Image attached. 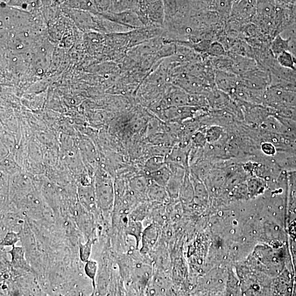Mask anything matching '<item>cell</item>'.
<instances>
[{
  "label": "cell",
  "mask_w": 296,
  "mask_h": 296,
  "mask_svg": "<svg viewBox=\"0 0 296 296\" xmlns=\"http://www.w3.org/2000/svg\"><path fill=\"white\" fill-rule=\"evenodd\" d=\"M274 0H257L256 21L267 34H271L279 26L277 20Z\"/></svg>",
  "instance_id": "6da1fadb"
},
{
  "label": "cell",
  "mask_w": 296,
  "mask_h": 296,
  "mask_svg": "<svg viewBox=\"0 0 296 296\" xmlns=\"http://www.w3.org/2000/svg\"><path fill=\"white\" fill-rule=\"evenodd\" d=\"M200 107L188 106L170 107L156 113L163 121L168 123H181L192 118Z\"/></svg>",
  "instance_id": "7a4b0ae2"
},
{
  "label": "cell",
  "mask_w": 296,
  "mask_h": 296,
  "mask_svg": "<svg viewBox=\"0 0 296 296\" xmlns=\"http://www.w3.org/2000/svg\"><path fill=\"white\" fill-rule=\"evenodd\" d=\"M100 14L108 19L130 27L133 29L145 27L138 13L135 11H126L117 13L108 12Z\"/></svg>",
  "instance_id": "3957f363"
},
{
  "label": "cell",
  "mask_w": 296,
  "mask_h": 296,
  "mask_svg": "<svg viewBox=\"0 0 296 296\" xmlns=\"http://www.w3.org/2000/svg\"><path fill=\"white\" fill-rule=\"evenodd\" d=\"M165 20L184 19L189 13V0H163Z\"/></svg>",
  "instance_id": "277c9868"
},
{
  "label": "cell",
  "mask_w": 296,
  "mask_h": 296,
  "mask_svg": "<svg viewBox=\"0 0 296 296\" xmlns=\"http://www.w3.org/2000/svg\"><path fill=\"white\" fill-rule=\"evenodd\" d=\"M257 0H239L232 8V16L239 22H246L255 17Z\"/></svg>",
  "instance_id": "5b68a950"
},
{
  "label": "cell",
  "mask_w": 296,
  "mask_h": 296,
  "mask_svg": "<svg viewBox=\"0 0 296 296\" xmlns=\"http://www.w3.org/2000/svg\"><path fill=\"white\" fill-rule=\"evenodd\" d=\"M143 9L151 25L162 27L164 25L165 12L163 0H158L144 6H139Z\"/></svg>",
  "instance_id": "8992f818"
},
{
  "label": "cell",
  "mask_w": 296,
  "mask_h": 296,
  "mask_svg": "<svg viewBox=\"0 0 296 296\" xmlns=\"http://www.w3.org/2000/svg\"><path fill=\"white\" fill-rule=\"evenodd\" d=\"M99 205L104 210H109L113 202V190L110 182L102 183L98 187Z\"/></svg>",
  "instance_id": "52a82bcc"
},
{
  "label": "cell",
  "mask_w": 296,
  "mask_h": 296,
  "mask_svg": "<svg viewBox=\"0 0 296 296\" xmlns=\"http://www.w3.org/2000/svg\"><path fill=\"white\" fill-rule=\"evenodd\" d=\"M189 154L185 148L174 147L165 157L166 163L178 165L187 169L189 164Z\"/></svg>",
  "instance_id": "ba28073f"
},
{
  "label": "cell",
  "mask_w": 296,
  "mask_h": 296,
  "mask_svg": "<svg viewBox=\"0 0 296 296\" xmlns=\"http://www.w3.org/2000/svg\"><path fill=\"white\" fill-rule=\"evenodd\" d=\"M159 229L154 225H150L145 228L142 235V248L141 249L143 252H147L151 250L157 243L159 238Z\"/></svg>",
  "instance_id": "9c48e42d"
},
{
  "label": "cell",
  "mask_w": 296,
  "mask_h": 296,
  "mask_svg": "<svg viewBox=\"0 0 296 296\" xmlns=\"http://www.w3.org/2000/svg\"><path fill=\"white\" fill-rule=\"evenodd\" d=\"M152 182L156 184L166 188L170 180L171 171L167 164L156 171L148 173Z\"/></svg>",
  "instance_id": "30bf717a"
},
{
  "label": "cell",
  "mask_w": 296,
  "mask_h": 296,
  "mask_svg": "<svg viewBox=\"0 0 296 296\" xmlns=\"http://www.w3.org/2000/svg\"><path fill=\"white\" fill-rule=\"evenodd\" d=\"M139 9L138 0H111L109 12H122L126 11H137Z\"/></svg>",
  "instance_id": "8fae6325"
},
{
  "label": "cell",
  "mask_w": 296,
  "mask_h": 296,
  "mask_svg": "<svg viewBox=\"0 0 296 296\" xmlns=\"http://www.w3.org/2000/svg\"><path fill=\"white\" fill-rule=\"evenodd\" d=\"M64 6L69 8L87 11L94 15L99 13L92 0H67Z\"/></svg>",
  "instance_id": "7c38bea8"
},
{
  "label": "cell",
  "mask_w": 296,
  "mask_h": 296,
  "mask_svg": "<svg viewBox=\"0 0 296 296\" xmlns=\"http://www.w3.org/2000/svg\"><path fill=\"white\" fill-rule=\"evenodd\" d=\"M12 249L9 253L11 255V262L14 267L18 269L24 270H29V265H27L24 257V250L20 247L13 246Z\"/></svg>",
  "instance_id": "4fadbf2b"
},
{
  "label": "cell",
  "mask_w": 296,
  "mask_h": 296,
  "mask_svg": "<svg viewBox=\"0 0 296 296\" xmlns=\"http://www.w3.org/2000/svg\"><path fill=\"white\" fill-rule=\"evenodd\" d=\"M147 188V195L152 200L163 201H166L169 196L166 188L161 187L156 183L152 182Z\"/></svg>",
  "instance_id": "5bb4252c"
},
{
  "label": "cell",
  "mask_w": 296,
  "mask_h": 296,
  "mask_svg": "<svg viewBox=\"0 0 296 296\" xmlns=\"http://www.w3.org/2000/svg\"><path fill=\"white\" fill-rule=\"evenodd\" d=\"M277 59L282 67L296 70V58L290 51H286L280 53L277 56Z\"/></svg>",
  "instance_id": "9a60e30c"
},
{
  "label": "cell",
  "mask_w": 296,
  "mask_h": 296,
  "mask_svg": "<svg viewBox=\"0 0 296 296\" xmlns=\"http://www.w3.org/2000/svg\"><path fill=\"white\" fill-rule=\"evenodd\" d=\"M290 39H284L281 35H278L272 42V49L275 55L278 56L284 51H290Z\"/></svg>",
  "instance_id": "2e32d148"
},
{
  "label": "cell",
  "mask_w": 296,
  "mask_h": 296,
  "mask_svg": "<svg viewBox=\"0 0 296 296\" xmlns=\"http://www.w3.org/2000/svg\"><path fill=\"white\" fill-rule=\"evenodd\" d=\"M165 157L157 156L148 159L145 164V170L147 173L156 171L166 164Z\"/></svg>",
  "instance_id": "e0dca14e"
},
{
  "label": "cell",
  "mask_w": 296,
  "mask_h": 296,
  "mask_svg": "<svg viewBox=\"0 0 296 296\" xmlns=\"http://www.w3.org/2000/svg\"><path fill=\"white\" fill-rule=\"evenodd\" d=\"M127 229H128L127 230V232H128L129 235L135 237L137 245H138L141 239H142L143 231L142 224L140 222L136 221H131Z\"/></svg>",
  "instance_id": "ac0fdd59"
},
{
  "label": "cell",
  "mask_w": 296,
  "mask_h": 296,
  "mask_svg": "<svg viewBox=\"0 0 296 296\" xmlns=\"http://www.w3.org/2000/svg\"><path fill=\"white\" fill-rule=\"evenodd\" d=\"M98 270V264L93 260H88L84 266V272L93 281L94 291L96 290V277Z\"/></svg>",
  "instance_id": "d6986e66"
},
{
  "label": "cell",
  "mask_w": 296,
  "mask_h": 296,
  "mask_svg": "<svg viewBox=\"0 0 296 296\" xmlns=\"http://www.w3.org/2000/svg\"><path fill=\"white\" fill-rule=\"evenodd\" d=\"M223 132L222 129L219 126H213L208 129L205 133L206 141L209 143L217 142L221 138Z\"/></svg>",
  "instance_id": "ffe728a7"
},
{
  "label": "cell",
  "mask_w": 296,
  "mask_h": 296,
  "mask_svg": "<svg viewBox=\"0 0 296 296\" xmlns=\"http://www.w3.org/2000/svg\"><path fill=\"white\" fill-rule=\"evenodd\" d=\"M7 5L27 11L35 8V0H9Z\"/></svg>",
  "instance_id": "44dd1931"
},
{
  "label": "cell",
  "mask_w": 296,
  "mask_h": 296,
  "mask_svg": "<svg viewBox=\"0 0 296 296\" xmlns=\"http://www.w3.org/2000/svg\"><path fill=\"white\" fill-rule=\"evenodd\" d=\"M95 241V240L89 239L85 244H80V257L83 262L86 263L89 260Z\"/></svg>",
  "instance_id": "7402d4cb"
},
{
  "label": "cell",
  "mask_w": 296,
  "mask_h": 296,
  "mask_svg": "<svg viewBox=\"0 0 296 296\" xmlns=\"http://www.w3.org/2000/svg\"><path fill=\"white\" fill-rule=\"evenodd\" d=\"M18 235L15 232H9L3 239L1 245L3 246H15L18 242Z\"/></svg>",
  "instance_id": "603a6c76"
},
{
  "label": "cell",
  "mask_w": 296,
  "mask_h": 296,
  "mask_svg": "<svg viewBox=\"0 0 296 296\" xmlns=\"http://www.w3.org/2000/svg\"><path fill=\"white\" fill-rule=\"evenodd\" d=\"M133 184L135 192L144 193L146 188H148L146 180L144 177L134 179Z\"/></svg>",
  "instance_id": "cb8c5ba5"
},
{
  "label": "cell",
  "mask_w": 296,
  "mask_h": 296,
  "mask_svg": "<svg viewBox=\"0 0 296 296\" xmlns=\"http://www.w3.org/2000/svg\"><path fill=\"white\" fill-rule=\"evenodd\" d=\"M208 52L212 55H222L224 54V49L222 45L215 42L211 44Z\"/></svg>",
  "instance_id": "d4e9b609"
},
{
  "label": "cell",
  "mask_w": 296,
  "mask_h": 296,
  "mask_svg": "<svg viewBox=\"0 0 296 296\" xmlns=\"http://www.w3.org/2000/svg\"><path fill=\"white\" fill-rule=\"evenodd\" d=\"M282 163L285 165V167L288 169H292V171H296V154L288 156L284 158Z\"/></svg>",
  "instance_id": "484cf974"
},
{
  "label": "cell",
  "mask_w": 296,
  "mask_h": 296,
  "mask_svg": "<svg viewBox=\"0 0 296 296\" xmlns=\"http://www.w3.org/2000/svg\"><path fill=\"white\" fill-rule=\"evenodd\" d=\"M262 150L264 153L268 155V156H273L276 154V150L274 146L270 143H264L262 146Z\"/></svg>",
  "instance_id": "4316f807"
},
{
  "label": "cell",
  "mask_w": 296,
  "mask_h": 296,
  "mask_svg": "<svg viewBox=\"0 0 296 296\" xmlns=\"http://www.w3.org/2000/svg\"><path fill=\"white\" fill-rule=\"evenodd\" d=\"M156 1H158V0H142V2L139 4V6H144L147 4H150Z\"/></svg>",
  "instance_id": "83f0119b"
},
{
  "label": "cell",
  "mask_w": 296,
  "mask_h": 296,
  "mask_svg": "<svg viewBox=\"0 0 296 296\" xmlns=\"http://www.w3.org/2000/svg\"><path fill=\"white\" fill-rule=\"evenodd\" d=\"M139 3L140 4L141 2H142V0H138Z\"/></svg>",
  "instance_id": "f1b7e54d"
}]
</instances>
